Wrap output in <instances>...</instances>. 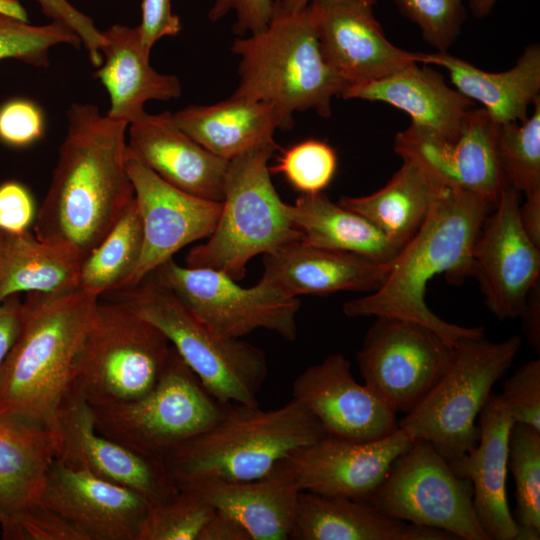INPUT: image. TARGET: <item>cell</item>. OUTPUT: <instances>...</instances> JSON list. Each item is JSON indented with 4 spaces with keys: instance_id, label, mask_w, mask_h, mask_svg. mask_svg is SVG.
<instances>
[{
    "instance_id": "1",
    "label": "cell",
    "mask_w": 540,
    "mask_h": 540,
    "mask_svg": "<svg viewBox=\"0 0 540 540\" xmlns=\"http://www.w3.org/2000/svg\"><path fill=\"white\" fill-rule=\"evenodd\" d=\"M126 122L72 103L35 236L83 260L135 199L126 168Z\"/></svg>"
},
{
    "instance_id": "2",
    "label": "cell",
    "mask_w": 540,
    "mask_h": 540,
    "mask_svg": "<svg viewBox=\"0 0 540 540\" xmlns=\"http://www.w3.org/2000/svg\"><path fill=\"white\" fill-rule=\"evenodd\" d=\"M492 200L459 188L442 187L428 216L393 260L383 284L343 305L347 317L392 316L420 323L455 346L484 337V327L447 322L425 302L428 283L444 274L457 283L473 276V249L495 207Z\"/></svg>"
},
{
    "instance_id": "3",
    "label": "cell",
    "mask_w": 540,
    "mask_h": 540,
    "mask_svg": "<svg viewBox=\"0 0 540 540\" xmlns=\"http://www.w3.org/2000/svg\"><path fill=\"white\" fill-rule=\"evenodd\" d=\"M99 298L82 290L30 293L0 373V417L49 428Z\"/></svg>"
},
{
    "instance_id": "4",
    "label": "cell",
    "mask_w": 540,
    "mask_h": 540,
    "mask_svg": "<svg viewBox=\"0 0 540 540\" xmlns=\"http://www.w3.org/2000/svg\"><path fill=\"white\" fill-rule=\"evenodd\" d=\"M325 435L313 414L293 398L271 410L227 403L211 427L163 461L178 488L209 479L249 481L266 476L295 450Z\"/></svg>"
},
{
    "instance_id": "5",
    "label": "cell",
    "mask_w": 540,
    "mask_h": 540,
    "mask_svg": "<svg viewBox=\"0 0 540 540\" xmlns=\"http://www.w3.org/2000/svg\"><path fill=\"white\" fill-rule=\"evenodd\" d=\"M231 51L240 59L233 95L271 104L291 124L294 112L329 117L333 97L347 87L322 53L308 6L294 13L275 8L264 30L238 37Z\"/></svg>"
},
{
    "instance_id": "6",
    "label": "cell",
    "mask_w": 540,
    "mask_h": 540,
    "mask_svg": "<svg viewBox=\"0 0 540 540\" xmlns=\"http://www.w3.org/2000/svg\"><path fill=\"white\" fill-rule=\"evenodd\" d=\"M276 149V143L265 144L229 161L215 229L189 251L186 266L222 271L237 281L253 257L301 239L271 180Z\"/></svg>"
},
{
    "instance_id": "7",
    "label": "cell",
    "mask_w": 540,
    "mask_h": 540,
    "mask_svg": "<svg viewBox=\"0 0 540 540\" xmlns=\"http://www.w3.org/2000/svg\"><path fill=\"white\" fill-rule=\"evenodd\" d=\"M171 348L159 328L126 304L98 301L67 393L91 407L134 400L155 385Z\"/></svg>"
},
{
    "instance_id": "8",
    "label": "cell",
    "mask_w": 540,
    "mask_h": 540,
    "mask_svg": "<svg viewBox=\"0 0 540 540\" xmlns=\"http://www.w3.org/2000/svg\"><path fill=\"white\" fill-rule=\"evenodd\" d=\"M116 292L115 301L126 304L165 334L216 400L258 405L257 395L268 374L267 359L259 347L214 333L152 275Z\"/></svg>"
},
{
    "instance_id": "9",
    "label": "cell",
    "mask_w": 540,
    "mask_h": 540,
    "mask_svg": "<svg viewBox=\"0 0 540 540\" xmlns=\"http://www.w3.org/2000/svg\"><path fill=\"white\" fill-rule=\"evenodd\" d=\"M521 345L518 335L500 342L484 337L461 340L443 374L398 427L428 442L447 461L464 456L479 440L476 418Z\"/></svg>"
},
{
    "instance_id": "10",
    "label": "cell",
    "mask_w": 540,
    "mask_h": 540,
    "mask_svg": "<svg viewBox=\"0 0 540 540\" xmlns=\"http://www.w3.org/2000/svg\"><path fill=\"white\" fill-rule=\"evenodd\" d=\"M224 407L172 346L159 379L147 393L131 401L91 409L99 433L163 460L211 427Z\"/></svg>"
},
{
    "instance_id": "11",
    "label": "cell",
    "mask_w": 540,
    "mask_h": 540,
    "mask_svg": "<svg viewBox=\"0 0 540 540\" xmlns=\"http://www.w3.org/2000/svg\"><path fill=\"white\" fill-rule=\"evenodd\" d=\"M368 502L389 517L458 540H490L474 510L471 481L457 476L425 440L414 439L396 458Z\"/></svg>"
},
{
    "instance_id": "12",
    "label": "cell",
    "mask_w": 540,
    "mask_h": 540,
    "mask_svg": "<svg viewBox=\"0 0 540 540\" xmlns=\"http://www.w3.org/2000/svg\"><path fill=\"white\" fill-rule=\"evenodd\" d=\"M150 275L220 336L239 339L257 329H266L287 341L297 337L300 299L262 279L245 288L222 271L181 266L173 258Z\"/></svg>"
},
{
    "instance_id": "13",
    "label": "cell",
    "mask_w": 540,
    "mask_h": 540,
    "mask_svg": "<svg viewBox=\"0 0 540 540\" xmlns=\"http://www.w3.org/2000/svg\"><path fill=\"white\" fill-rule=\"evenodd\" d=\"M375 318L356 354L358 369L377 397L407 414L443 374L454 346L420 323Z\"/></svg>"
},
{
    "instance_id": "14",
    "label": "cell",
    "mask_w": 540,
    "mask_h": 540,
    "mask_svg": "<svg viewBox=\"0 0 540 540\" xmlns=\"http://www.w3.org/2000/svg\"><path fill=\"white\" fill-rule=\"evenodd\" d=\"M49 429L55 436L54 459L129 488L151 505L172 497L178 486L162 459L136 451L97 431L90 405L67 393Z\"/></svg>"
},
{
    "instance_id": "15",
    "label": "cell",
    "mask_w": 540,
    "mask_h": 540,
    "mask_svg": "<svg viewBox=\"0 0 540 540\" xmlns=\"http://www.w3.org/2000/svg\"><path fill=\"white\" fill-rule=\"evenodd\" d=\"M521 193L507 185L486 217L473 249V276L484 302L499 320L520 316L527 296L540 281V247L519 217Z\"/></svg>"
},
{
    "instance_id": "16",
    "label": "cell",
    "mask_w": 540,
    "mask_h": 540,
    "mask_svg": "<svg viewBox=\"0 0 540 540\" xmlns=\"http://www.w3.org/2000/svg\"><path fill=\"white\" fill-rule=\"evenodd\" d=\"M497 126L485 109H473L453 140L411 123L399 132L394 150L417 163L443 187L459 188L497 202L509 185L496 145Z\"/></svg>"
},
{
    "instance_id": "17",
    "label": "cell",
    "mask_w": 540,
    "mask_h": 540,
    "mask_svg": "<svg viewBox=\"0 0 540 540\" xmlns=\"http://www.w3.org/2000/svg\"><path fill=\"white\" fill-rule=\"evenodd\" d=\"M126 168L142 220L143 247L124 289L138 285L188 244L208 238L222 209V201L204 199L165 182L127 149Z\"/></svg>"
},
{
    "instance_id": "18",
    "label": "cell",
    "mask_w": 540,
    "mask_h": 540,
    "mask_svg": "<svg viewBox=\"0 0 540 540\" xmlns=\"http://www.w3.org/2000/svg\"><path fill=\"white\" fill-rule=\"evenodd\" d=\"M40 501L83 540H139L151 503L137 492L56 459Z\"/></svg>"
},
{
    "instance_id": "19",
    "label": "cell",
    "mask_w": 540,
    "mask_h": 540,
    "mask_svg": "<svg viewBox=\"0 0 540 540\" xmlns=\"http://www.w3.org/2000/svg\"><path fill=\"white\" fill-rule=\"evenodd\" d=\"M375 0H312L322 53L347 87L388 76L419 62L418 52L393 45L374 17Z\"/></svg>"
},
{
    "instance_id": "20",
    "label": "cell",
    "mask_w": 540,
    "mask_h": 540,
    "mask_svg": "<svg viewBox=\"0 0 540 540\" xmlns=\"http://www.w3.org/2000/svg\"><path fill=\"white\" fill-rule=\"evenodd\" d=\"M413 441L399 427L383 438L370 441L325 435L295 450L285 462L301 490L368 501L393 462Z\"/></svg>"
},
{
    "instance_id": "21",
    "label": "cell",
    "mask_w": 540,
    "mask_h": 540,
    "mask_svg": "<svg viewBox=\"0 0 540 540\" xmlns=\"http://www.w3.org/2000/svg\"><path fill=\"white\" fill-rule=\"evenodd\" d=\"M292 396L313 414L326 435L370 441L398 428L397 413L355 380L349 360L340 353L299 374L292 383Z\"/></svg>"
},
{
    "instance_id": "22",
    "label": "cell",
    "mask_w": 540,
    "mask_h": 540,
    "mask_svg": "<svg viewBox=\"0 0 540 540\" xmlns=\"http://www.w3.org/2000/svg\"><path fill=\"white\" fill-rule=\"evenodd\" d=\"M127 153L182 191L208 200H223L229 161L194 141L169 111L145 112L131 122Z\"/></svg>"
},
{
    "instance_id": "23",
    "label": "cell",
    "mask_w": 540,
    "mask_h": 540,
    "mask_svg": "<svg viewBox=\"0 0 540 540\" xmlns=\"http://www.w3.org/2000/svg\"><path fill=\"white\" fill-rule=\"evenodd\" d=\"M514 423L499 394L491 392L479 414L477 445L448 461L457 476L471 481L474 510L490 540H517L518 536L506 492L508 440Z\"/></svg>"
},
{
    "instance_id": "24",
    "label": "cell",
    "mask_w": 540,
    "mask_h": 540,
    "mask_svg": "<svg viewBox=\"0 0 540 540\" xmlns=\"http://www.w3.org/2000/svg\"><path fill=\"white\" fill-rule=\"evenodd\" d=\"M392 262L382 264L299 239L263 255L264 272L260 279L291 297L339 291L373 292L385 281Z\"/></svg>"
},
{
    "instance_id": "25",
    "label": "cell",
    "mask_w": 540,
    "mask_h": 540,
    "mask_svg": "<svg viewBox=\"0 0 540 540\" xmlns=\"http://www.w3.org/2000/svg\"><path fill=\"white\" fill-rule=\"evenodd\" d=\"M344 99L387 103L406 112L412 123L453 140L465 127L474 102L449 87L441 74L417 63L383 78L346 87Z\"/></svg>"
},
{
    "instance_id": "26",
    "label": "cell",
    "mask_w": 540,
    "mask_h": 540,
    "mask_svg": "<svg viewBox=\"0 0 540 540\" xmlns=\"http://www.w3.org/2000/svg\"><path fill=\"white\" fill-rule=\"evenodd\" d=\"M102 34V62L94 77L108 92V117L130 124L146 112V102L170 101L181 96L179 79L151 66L138 26L113 24Z\"/></svg>"
},
{
    "instance_id": "27",
    "label": "cell",
    "mask_w": 540,
    "mask_h": 540,
    "mask_svg": "<svg viewBox=\"0 0 540 540\" xmlns=\"http://www.w3.org/2000/svg\"><path fill=\"white\" fill-rule=\"evenodd\" d=\"M183 487L194 489L214 509L236 519L251 540L289 539L298 495L302 491L285 460L258 479H209L180 488Z\"/></svg>"
},
{
    "instance_id": "28",
    "label": "cell",
    "mask_w": 540,
    "mask_h": 540,
    "mask_svg": "<svg viewBox=\"0 0 540 540\" xmlns=\"http://www.w3.org/2000/svg\"><path fill=\"white\" fill-rule=\"evenodd\" d=\"M294 540H458L442 530L389 517L368 501L300 491Z\"/></svg>"
},
{
    "instance_id": "29",
    "label": "cell",
    "mask_w": 540,
    "mask_h": 540,
    "mask_svg": "<svg viewBox=\"0 0 540 540\" xmlns=\"http://www.w3.org/2000/svg\"><path fill=\"white\" fill-rule=\"evenodd\" d=\"M55 436L44 426L0 417V527L4 539L40 505Z\"/></svg>"
},
{
    "instance_id": "30",
    "label": "cell",
    "mask_w": 540,
    "mask_h": 540,
    "mask_svg": "<svg viewBox=\"0 0 540 540\" xmlns=\"http://www.w3.org/2000/svg\"><path fill=\"white\" fill-rule=\"evenodd\" d=\"M173 118L194 141L228 161L275 143L277 129L293 126L271 104L233 94L212 105H189L173 113Z\"/></svg>"
},
{
    "instance_id": "31",
    "label": "cell",
    "mask_w": 540,
    "mask_h": 540,
    "mask_svg": "<svg viewBox=\"0 0 540 540\" xmlns=\"http://www.w3.org/2000/svg\"><path fill=\"white\" fill-rule=\"evenodd\" d=\"M419 54V62L445 68L461 94L482 104L496 124L528 118V107L540 91V46H527L511 69L491 73L447 51Z\"/></svg>"
},
{
    "instance_id": "32",
    "label": "cell",
    "mask_w": 540,
    "mask_h": 540,
    "mask_svg": "<svg viewBox=\"0 0 540 540\" xmlns=\"http://www.w3.org/2000/svg\"><path fill=\"white\" fill-rule=\"evenodd\" d=\"M286 213L304 242L391 263L401 247L364 216L332 202L324 193L301 194Z\"/></svg>"
},
{
    "instance_id": "33",
    "label": "cell",
    "mask_w": 540,
    "mask_h": 540,
    "mask_svg": "<svg viewBox=\"0 0 540 540\" xmlns=\"http://www.w3.org/2000/svg\"><path fill=\"white\" fill-rule=\"evenodd\" d=\"M81 260L28 230H0V303L19 292L59 294L78 289Z\"/></svg>"
},
{
    "instance_id": "34",
    "label": "cell",
    "mask_w": 540,
    "mask_h": 540,
    "mask_svg": "<svg viewBox=\"0 0 540 540\" xmlns=\"http://www.w3.org/2000/svg\"><path fill=\"white\" fill-rule=\"evenodd\" d=\"M402 160V166L378 191L360 197L342 196L338 201L370 220L401 248L425 221L443 187L414 161Z\"/></svg>"
},
{
    "instance_id": "35",
    "label": "cell",
    "mask_w": 540,
    "mask_h": 540,
    "mask_svg": "<svg viewBox=\"0 0 540 540\" xmlns=\"http://www.w3.org/2000/svg\"><path fill=\"white\" fill-rule=\"evenodd\" d=\"M142 247V220L134 199L81 261L78 289L97 298L124 289L138 265Z\"/></svg>"
},
{
    "instance_id": "36",
    "label": "cell",
    "mask_w": 540,
    "mask_h": 540,
    "mask_svg": "<svg viewBox=\"0 0 540 540\" xmlns=\"http://www.w3.org/2000/svg\"><path fill=\"white\" fill-rule=\"evenodd\" d=\"M508 471L515 481L517 540L540 539V430L514 423L508 440Z\"/></svg>"
},
{
    "instance_id": "37",
    "label": "cell",
    "mask_w": 540,
    "mask_h": 540,
    "mask_svg": "<svg viewBox=\"0 0 540 540\" xmlns=\"http://www.w3.org/2000/svg\"><path fill=\"white\" fill-rule=\"evenodd\" d=\"M533 113L523 122L499 124L496 145L505 177L524 195L540 191V97Z\"/></svg>"
},
{
    "instance_id": "38",
    "label": "cell",
    "mask_w": 540,
    "mask_h": 540,
    "mask_svg": "<svg viewBox=\"0 0 540 540\" xmlns=\"http://www.w3.org/2000/svg\"><path fill=\"white\" fill-rule=\"evenodd\" d=\"M215 509L194 489L183 487L151 505L139 540H198Z\"/></svg>"
},
{
    "instance_id": "39",
    "label": "cell",
    "mask_w": 540,
    "mask_h": 540,
    "mask_svg": "<svg viewBox=\"0 0 540 540\" xmlns=\"http://www.w3.org/2000/svg\"><path fill=\"white\" fill-rule=\"evenodd\" d=\"M61 44L79 48L82 42L71 28L59 21L33 25L0 16V60L14 59L46 68L50 64L51 48Z\"/></svg>"
},
{
    "instance_id": "40",
    "label": "cell",
    "mask_w": 540,
    "mask_h": 540,
    "mask_svg": "<svg viewBox=\"0 0 540 540\" xmlns=\"http://www.w3.org/2000/svg\"><path fill=\"white\" fill-rule=\"evenodd\" d=\"M337 169V155L324 141L307 139L283 152L271 172L282 174L302 194L322 192Z\"/></svg>"
},
{
    "instance_id": "41",
    "label": "cell",
    "mask_w": 540,
    "mask_h": 540,
    "mask_svg": "<svg viewBox=\"0 0 540 540\" xmlns=\"http://www.w3.org/2000/svg\"><path fill=\"white\" fill-rule=\"evenodd\" d=\"M438 52L447 51L460 33L466 12L462 0H394Z\"/></svg>"
},
{
    "instance_id": "42",
    "label": "cell",
    "mask_w": 540,
    "mask_h": 540,
    "mask_svg": "<svg viewBox=\"0 0 540 540\" xmlns=\"http://www.w3.org/2000/svg\"><path fill=\"white\" fill-rule=\"evenodd\" d=\"M499 396L515 423L540 430V360L519 367L505 381Z\"/></svg>"
},
{
    "instance_id": "43",
    "label": "cell",
    "mask_w": 540,
    "mask_h": 540,
    "mask_svg": "<svg viewBox=\"0 0 540 540\" xmlns=\"http://www.w3.org/2000/svg\"><path fill=\"white\" fill-rule=\"evenodd\" d=\"M45 133L42 109L32 100L11 99L0 106V141L11 147H26Z\"/></svg>"
},
{
    "instance_id": "44",
    "label": "cell",
    "mask_w": 540,
    "mask_h": 540,
    "mask_svg": "<svg viewBox=\"0 0 540 540\" xmlns=\"http://www.w3.org/2000/svg\"><path fill=\"white\" fill-rule=\"evenodd\" d=\"M42 13L51 21H59L71 28L81 39L89 60L96 68L102 62V31L93 19L78 10L68 0H36Z\"/></svg>"
},
{
    "instance_id": "45",
    "label": "cell",
    "mask_w": 540,
    "mask_h": 540,
    "mask_svg": "<svg viewBox=\"0 0 540 540\" xmlns=\"http://www.w3.org/2000/svg\"><path fill=\"white\" fill-rule=\"evenodd\" d=\"M275 8V0H214L208 17L216 22L234 12L233 31L241 37L264 30L272 20Z\"/></svg>"
},
{
    "instance_id": "46",
    "label": "cell",
    "mask_w": 540,
    "mask_h": 540,
    "mask_svg": "<svg viewBox=\"0 0 540 540\" xmlns=\"http://www.w3.org/2000/svg\"><path fill=\"white\" fill-rule=\"evenodd\" d=\"M36 213L33 197L22 183L10 180L0 184V230L27 231Z\"/></svg>"
},
{
    "instance_id": "47",
    "label": "cell",
    "mask_w": 540,
    "mask_h": 540,
    "mask_svg": "<svg viewBox=\"0 0 540 540\" xmlns=\"http://www.w3.org/2000/svg\"><path fill=\"white\" fill-rule=\"evenodd\" d=\"M142 47L150 55L154 44L163 37L176 36L182 29L179 16L171 5V0H142L141 22L138 25Z\"/></svg>"
},
{
    "instance_id": "48",
    "label": "cell",
    "mask_w": 540,
    "mask_h": 540,
    "mask_svg": "<svg viewBox=\"0 0 540 540\" xmlns=\"http://www.w3.org/2000/svg\"><path fill=\"white\" fill-rule=\"evenodd\" d=\"M198 540H251V537L236 519L215 509Z\"/></svg>"
},
{
    "instance_id": "49",
    "label": "cell",
    "mask_w": 540,
    "mask_h": 540,
    "mask_svg": "<svg viewBox=\"0 0 540 540\" xmlns=\"http://www.w3.org/2000/svg\"><path fill=\"white\" fill-rule=\"evenodd\" d=\"M8 300V299H7ZM21 321V303L4 300L0 303V373L17 337Z\"/></svg>"
},
{
    "instance_id": "50",
    "label": "cell",
    "mask_w": 540,
    "mask_h": 540,
    "mask_svg": "<svg viewBox=\"0 0 540 540\" xmlns=\"http://www.w3.org/2000/svg\"><path fill=\"white\" fill-rule=\"evenodd\" d=\"M522 327L529 345L540 352V281L529 292L520 314Z\"/></svg>"
},
{
    "instance_id": "51",
    "label": "cell",
    "mask_w": 540,
    "mask_h": 540,
    "mask_svg": "<svg viewBox=\"0 0 540 540\" xmlns=\"http://www.w3.org/2000/svg\"><path fill=\"white\" fill-rule=\"evenodd\" d=\"M525 197L519 207L520 221L529 238L540 247V191Z\"/></svg>"
},
{
    "instance_id": "52",
    "label": "cell",
    "mask_w": 540,
    "mask_h": 540,
    "mask_svg": "<svg viewBox=\"0 0 540 540\" xmlns=\"http://www.w3.org/2000/svg\"><path fill=\"white\" fill-rule=\"evenodd\" d=\"M0 16L27 21V12L19 0H0Z\"/></svg>"
},
{
    "instance_id": "53",
    "label": "cell",
    "mask_w": 540,
    "mask_h": 540,
    "mask_svg": "<svg viewBox=\"0 0 540 540\" xmlns=\"http://www.w3.org/2000/svg\"><path fill=\"white\" fill-rule=\"evenodd\" d=\"M497 1L498 0H469V5L473 15L476 18L481 19L491 12Z\"/></svg>"
},
{
    "instance_id": "54",
    "label": "cell",
    "mask_w": 540,
    "mask_h": 540,
    "mask_svg": "<svg viewBox=\"0 0 540 540\" xmlns=\"http://www.w3.org/2000/svg\"><path fill=\"white\" fill-rule=\"evenodd\" d=\"M312 0H278L276 9L285 13H294L304 10Z\"/></svg>"
}]
</instances>
